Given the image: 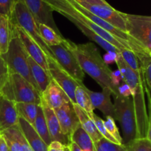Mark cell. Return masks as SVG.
Here are the masks:
<instances>
[{"mask_svg":"<svg viewBox=\"0 0 151 151\" xmlns=\"http://www.w3.org/2000/svg\"><path fill=\"white\" fill-rule=\"evenodd\" d=\"M63 44L73 53L84 73L88 74L102 88L110 89L112 97L119 94V85L115 82L114 72L93 43L78 44L64 39Z\"/></svg>","mask_w":151,"mask_h":151,"instance_id":"cell-1","label":"cell"},{"mask_svg":"<svg viewBox=\"0 0 151 151\" xmlns=\"http://www.w3.org/2000/svg\"><path fill=\"white\" fill-rule=\"evenodd\" d=\"M44 1L51 7L53 11H56L60 14L63 15L70 22H77L81 23L83 26L91 29L97 35L110 43L119 50L122 48L131 50V47L129 43L124 40L116 38L111 34L108 32L107 31L102 29L100 27L94 24L90 19L86 17L84 15L80 13L68 1V0H44Z\"/></svg>","mask_w":151,"mask_h":151,"instance_id":"cell-2","label":"cell"},{"mask_svg":"<svg viewBox=\"0 0 151 151\" xmlns=\"http://www.w3.org/2000/svg\"><path fill=\"white\" fill-rule=\"evenodd\" d=\"M11 29L12 36L7 52L0 55L2 57L7 64L9 73H16L20 75L28 82L30 83L40 92L38 86L31 74L30 68L28 63L29 55L27 52L22 41L12 27Z\"/></svg>","mask_w":151,"mask_h":151,"instance_id":"cell-3","label":"cell"},{"mask_svg":"<svg viewBox=\"0 0 151 151\" xmlns=\"http://www.w3.org/2000/svg\"><path fill=\"white\" fill-rule=\"evenodd\" d=\"M114 97V119L120 124L122 131V145H127L139 139L137 116L132 97L121 94Z\"/></svg>","mask_w":151,"mask_h":151,"instance_id":"cell-4","label":"cell"},{"mask_svg":"<svg viewBox=\"0 0 151 151\" xmlns=\"http://www.w3.org/2000/svg\"><path fill=\"white\" fill-rule=\"evenodd\" d=\"M4 96L14 103H28L40 105L41 94L30 83L16 73H9L8 80L1 91Z\"/></svg>","mask_w":151,"mask_h":151,"instance_id":"cell-5","label":"cell"},{"mask_svg":"<svg viewBox=\"0 0 151 151\" xmlns=\"http://www.w3.org/2000/svg\"><path fill=\"white\" fill-rule=\"evenodd\" d=\"M10 21L12 24L18 25L22 28L25 32L41 47L47 58L55 59L52 52L45 44L40 35L38 23L35 21V18L22 0H16L15 1L13 13Z\"/></svg>","mask_w":151,"mask_h":151,"instance_id":"cell-6","label":"cell"},{"mask_svg":"<svg viewBox=\"0 0 151 151\" xmlns=\"http://www.w3.org/2000/svg\"><path fill=\"white\" fill-rule=\"evenodd\" d=\"M126 32L147 50L151 49V16L122 13Z\"/></svg>","mask_w":151,"mask_h":151,"instance_id":"cell-7","label":"cell"},{"mask_svg":"<svg viewBox=\"0 0 151 151\" xmlns=\"http://www.w3.org/2000/svg\"><path fill=\"white\" fill-rule=\"evenodd\" d=\"M50 48L60 67L75 81L80 83L83 82L85 73L73 53L63 43L59 45L50 47Z\"/></svg>","mask_w":151,"mask_h":151,"instance_id":"cell-8","label":"cell"},{"mask_svg":"<svg viewBox=\"0 0 151 151\" xmlns=\"http://www.w3.org/2000/svg\"><path fill=\"white\" fill-rule=\"evenodd\" d=\"M49 72L52 79L66 92L68 97L70 99L72 104H75V91L77 87L83 85V83H80L72 78L69 74L66 73L60 65L58 63L56 60L47 58Z\"/></svg>","mask_w":151,"mask_h":151,"instance_id":"cell-9","label":"cell"},{"mask_svg":"<svg viewBox=\"0 0 151 151\" xmlns=\"http://www.w3.org/2000/svg\"><path fill=\"white\" fill-rule=\"evenodd\" d=\"M78 3L97 17L100 18L120 30L126 32V23L122 15V12L116 10L109 3L106 4H88L86 2Z\"/></svg>","mask_w":151,"mask_h":151,"instance_id":"cell-10","label":"cell"},{"mask_svg":"<svg viewBox=\"0 0 151 151\" xmlns=\"http://www.w3.org/2000/svg\"><path fill=\"white\" fill-rule=\"evenodd\" d=\"M38 24H44L60 34L53 19V10L44 0H22Z\"/></svg>","mask_w":151,"mask_h":151,"instance_id":"cell-11","label":"cell"},{"mask_svg":"<svg viewBox=\"0 0 151 151\" xmlns=\"http://www.w3.org/2000/svg\"><path fill=\"white\" fill-rule=\"evenodd\" d=\"M10 24H11V27H13V29H14L16 33L17 34L19 38L22 41V44H23L25 50H26L27 52L28 53L29 57L33 59L38 65H40L50 75L47 55L44 52V51L36 44V42L33 41L25 32V31L22 28H21L18 25L12 24L11 22H10Z\"/></svg>","mask_w":151,"mask_h":151,"instance_id":"cell-12","label":"cell"},{"mask_svg":"<svg viewBox=\"0 0 151 151\" xmlns=\"http://www.w3.org/2000/svg\"><path fill=\"white\" fill-rule=\"evenodd\" d=\"M54 111L58 119L62 132L70 139L72 133L81 125L78 115L74 109L73 104L69 102Z\"/></svg>","mask_w":151,"mask_h":151,"instance_id":"cell-13","label":"cell"},{"mask_svg":"<svg viewBox=\"0 0 151 151\" xmlns=\"http://www.w3.org/2000/svg\"><path fill=\"white\" fill-rule=\"evenodd\" d=\"M41 101L53 110L59 109L66 103L71 102L66 92L52 79L41 93Z\"/></svg>","mask_w":151,"mask_h":151,"instance_id":"cell-14","label":"cell"},{"mask_svg":"<svg viewBox=\"0 0 151 151\" xmlns=\"http://www.w3.org/2000/svg\"><path fill=\"white\" fill-rule=\"evenodd\" d=\"M40 105H41L43 111H44L52 142H60L65 145H69L71 143L70 139L62 132L58 119L55 113V111L49 107L43 101L41 102Z\"/></svg>","mask_w":151,"mask_h":151,"instance_id":"cell-15","label":"cell"},{"mask_svg":"<svg viewBox=\"0 0 151 151\" xmlns=\"http://www.w3.org/2000/svg\"><path fill=\"white\" fill-rule=\"evenodd\" d=\"M19 119L16 103L4 96H0V133L18 125Z\"/></svg>","mask_w":151,"mask_h":151,"instance_id":"cell-16","label":"cell"},{"mask_svg":"<svg viewBox=\"0 0 151 151\" xmlns=\"http://www.w3.org/2000/svg\"><path fill=\"white\" fill-rule=\"evenodd\" d=\"M86 91L90 97L94 109H99L105 116H111L114 119V105L111 100V91L107 88H102L101 92H96L86 87Z\"/></svg>","mask_w":151,"mask_h":151,"instance_id":"cell-17","label":"cell"},{"mask_svg":"<svg viewBox=\"0 0 151 151\" xmlns=\"http://www.w3.org/2000/svg\"><path fill=\"white\" fill-rule=\"evenodd\" d=\"M139 63L145 83V89L147 97L151 100V51L140 46L134 52Z\"/></svg>","mask_w":151,"mask_h":151,"instance_id":"cell-18","label":"cell"},{"mask_svg":"<svg viewBox=\"0 0 151 151\" xmlns=\"http://www.w3.org/2000/svg\"><path fill=\"white\" fill-rule=\"evenodd\" d=\"M18 125L32 150L48 151V145L43 141L30 123L23 118L19 117Z\"/></svg>","mask_w":151,"mask_h":151,"instance_id":"cell-19","label":"cell"},{"mask_svg":"<svg viewBox=\"0 0 151 151\" xmlns=\"http://www.w3.org/2000/svg\"><path fill=\"white\" fill-rule=\"evenodd\" d=\"M73 106L74 109H75V112L78 115L81 127L89 135V137L92 139L93 142H97L99 140L103 138V136L99 132L94 122L90 118V116L87 114L86 112L84 111L77 104H73Z\"/></svg>","mask_w":151,"mask_h":151,"instance_id":"cell-20","label":"cell"},{"mask_svg":"<svg viewBox=\"0 0 151 151\" xmlns=\"http://www.w3.org/2000/svg\"><path fill=\"white\" fill-rule=\"evenodd\" d=\"M28 63L29 65L32 78H33L35 82L36 83L40 93L41 94V93L45 90V88H47L48 84L51 81L52 78L40 65H38L29 56L28 57Z\"/></svg>","mask_w":151,"mask_h":151,"instance_id":"cell-21","label":"cell"},{"mask_svg":"<svg viewBox=\"0 0 151 151\" xmlns=\"http://www.w3.org/2000/svg\"><path fill=\"white\" fill-rule=\"evenodd\" d=\"M71 142H74L82 151H94V142L88 134L79 125L72 133L70 137Z\"/></svg>","mask_w":151,"mask_h":151,"instance_id":"cell-22","label":"cell"},{"mask_svg":"<svg viewBox=\"0 0 151 151\" xmlns=\"http://www.w3.org/2000/svg\"><path fill=\"white\" fill-rule=\"evenodd\" d=\"M11 36L12 29L10 19L0 16V55L7 52Z\"/></svg>","mask_w":151,"mask_h":151,"instance_id":"cell-23","label":"cell"},{"mask_svg":"<svg viewBox=\"0 0 151 151\" xmlns=\"http://www.w3.org/2000/svg\"><path fill=\"white\" fill-rule=\"evenodd\" d=\"M32 126L35 128V131L38 133V135L42 139L43 141L49 146V145L52 142V140L51 138H50L48 128H47L44 111H43L41 105H39L38 107L36 117H35V121H34V123L32 124Z\"/></svg>","mask_w":151,"mask_h":151,"instance_id":"cell-24","label":"cell"},{"mask_svg":"<svg viewBox=\"0 0 151 151\" xmlns=\"http://www.w3.org/2000/svg\"><path fill=\"white\" fill-rule=\"evenodd\" d=\"M38 26L41 38L49 47L59 45L64 41L61 34H58L50 27L44 24H38Z\"/></svg>","mask_w":151,"mask_h":151,"instance_id":"cell-25","label":"cell"},{"mask_svg":"<svg viewBox=\"0 0 151 151\" xmlns=\"http://www.w3.org/2000/svg\"><path fill=\"white\" fill-rule=\"evenodd\" d=\"M75 104L87 113L88 116H91L94 113V107L92 106L90 97L86 91V86L83 85L77 87L75 91Z\"/></svg>","mask_w":151,"mask_h":151,"instance_id":"cell-26","label":"cell"},{"mask_svg":"<svg viewBox=\"0 0 151 151\" xmlns=\"http://www.w3.org/2000/svg\"><path fill=\"white\" fill-rule=\"evenodd\" d=\"M38 106L39 105H35L34 103H16V109L19 113V117L23 118L32 125L34 123V121L36 117Z\"/></svg>","mask_w":151,"mask_h":151,"instance_id":"cell-27","label":"cell"},{"mask_svg":"<svg viewBox=\"0 0 151 151\" xmlns=\"http://www.w3.org/2000/svg\"><path fill=\"white\" fill-rule=\"evenodd\" d=\"M119 53L125 63L137 74L142 73L141 68L137 56L131 50L126 48H122L119 50Z\"/></svg>","mask_w":151,"mask_h":151,"instance_id":"cell-28","label":"cell"},{"mask_svg":"<svg viewBox=\"0 0 151 151\" xmlns=\"http://www.w3.org/2000/svg\"><path fill=\"white\" fill-rule=\"evenodd\" d=\"M94 151H126L123 145H117L111 142L104 137L97 142H94Z\"/></svg>","mask_w":151,"mask_h":151,"instance_id":"cell-29","label":"cell"},{"mask_svg":"<svg viewBox=\"0 0 151 151\" xmlns=\"http://www.w3.org/2000/svg\"><path fill=\"white\" fill-rule=\"evenodd\" d=\"M126 151H151V142L148 139L139 138L125 146Z\"/></svg>","mask_w":151,"mask_h":151,"instance_id":"cell-30","label":"cell"},{"mask_svg":"<svg viewBox=\"0 0 151 151\" xmlns=\"http://www.w3.org/2000/svg\"><path fill=\"white\" fill-rule=\"evenodd\" d=\"M104 125L108 133L114 138V139L117 142L118 144L122 145V136L120 135L119 129L116 126L115 119L111 116H106V119L104 121Z\"/></svg>","mask_w":151,"mask_h":151,"instance_id":"cell-31","label":"cell"},{"mask_svg":"<svg viewBox=\"0 0 151 151\" xmlns=\"http://www.w3.org/2000/svg\"><path fill=\"white\" fill-rule=\"evenodd\" d=\"M90 116V118L92 119L93 122H94V124H95L97 130H98L99 132L100 133V134L103 136V137L106 138V139L109 140V141H111V142L116 143V144L119 145L117 143V142L114 139V138L113 137H111V136L110 134L108 133L107 130H106V127H105L104 120H103V119H102L100 116H98L97 114H94V112L91 115V116Z\"/></svg>","mask_w":151,"mask_h":151,"instance_id":"cell-32","label":"cell"},{"mask_svg":"<svg viewBox=\"0 0 151 151\" xmlns=\"http://www.w3.org/2000/svg\"><path fill=\"white\" fill-rule=\"evenodd\" d=\"M12 128H13L15 137L17 139V141L19 142V145H20L21 147H22V151H33L32 149L30 147V146H29V145L28 144L27 141L26 140L25 137H24L19 125H14V126L12 127Z\"/></svg>","mask_w":151,"mask_h":151,"instance_id":"cell-33","label":"cell"},{"mask_svg":"<svg viewBox=\"0 0 151 151\" xmlns=\"http://www.w3.org/2000/svg\"><path fill=\"white\" fill-rule=\"evenodd\" d=\"M16 0H0V16L10 19Z\"/></svg>","mask_w":151,"mask_h":151,"instance_id":"cell-34","label":"cell"},{"mask_svg":"<svg viewBox=\"0 0 151 151\" xmlns=\"http://www.w3.org/2000/svg\"><path fill=\"white\" fill-rule=\"evenodd\" d=\"M9 77V71L4 59L0 55V96Z\"/></svg>","mask_w":151,"mask_h":151,"instance_id":"cell-35","label":"cell"},{"mask_svg":"<svg viewBox=\"0 0 151 151\" xmlns=\"http://www.w3.org/2000/svg\"><path fill=\"white\" fill-rule=\"evenodd\" d=\"M48 151H71L69 145H65L58 142H52L48 146Z\"/></svg>","mask_w":151,"mask_h":151,"instance_id":"cell-36","label":"cell"},{"mask_svg":"<svg viewBox=\"0 0 151 151\" xmlns=\"http://www.w3.org/2000/svg\"><path fill=\"white\" fill-rule=\"evenodd\" d=\"M148 129H147V138L151 142V106L148 103Z\"/></svg>","mask_w":151,"mask_h":151,"instance_id":"cell-37","label":"cell"},{"mask_svg":"<svg viewBox=\"0 0 151 151\" xmlns=\"http://www.w3.org/2000/svg\"><path fill=\"white\" fill-rule=\"evenodd\" d=\"M78 2H86L88 4H108L106 0H75Z\"/></svg>","mask_w":151,"mask_h":151,"instance_id":"cell-38","label":"cell"},{"mask_svg":"<svg viewBox=\"0 0 151 151\" xmlns=\"http://www.w3.org/2000/svg\"><path fill=\"white\" fill-rule=\"evenodd\" d=\"M0 151H10L2 136L0 135Z\"/></svg>","mask_w":151,"mask_h":151,"instance_id":"cell-39","label":"cell"},{"mask_svg":"<svg viewBox=\"0 0 151 151\" xmlns=\"http://www.w3.org/2000/svg\"><path fill=\"white\" fill-rule=\"evenodd\" d=\"M69 148H70L71 151H82L81 150V148L74 142L70 143V145H69Z\"/></svg>","mask_w":151,"mask_h":151,"instance_id":"cell-40","label":"cell"},{"mask_svg":"<svg viewBox=\"0 0 151 151\" xmlns=\"http://www.w3.org/2000/svg\"><path fill=\"white\" fill-rule=\"evenodd\" d=\"M148 103L151 106V100H149V99H148Z\"/></svg>","mask_w":151,"mask_h":151,"instance_id":"cell-41","label":"cell"},{"mask_svg":"<svg viewBox=\"0 0 151 151\" xmlns=\"http://www.w3.org/2000/svg\"><path fill=\"white\" fill-rule=\"evenodd\" d=\"M150 51H151V49H150Z\"/></svg>","mask_w":151,"mask_h":151,"instance_id":"cell-42","label":"cell"}]
</instances>
